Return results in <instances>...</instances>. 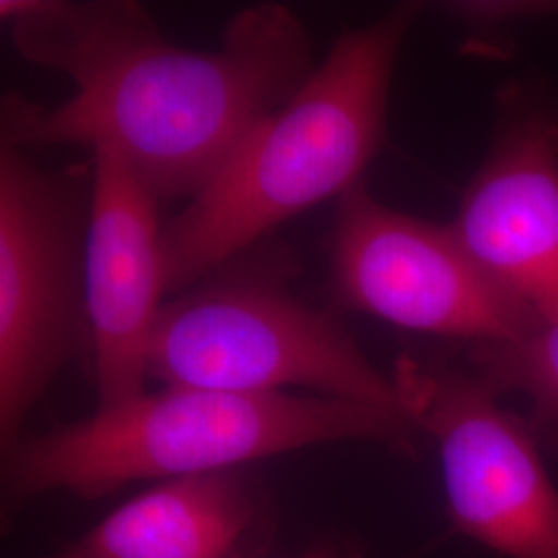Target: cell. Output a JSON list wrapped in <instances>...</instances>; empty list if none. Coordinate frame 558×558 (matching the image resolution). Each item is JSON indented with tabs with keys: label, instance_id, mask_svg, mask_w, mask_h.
Returning <instances> with one entry per match:
<instances>
[{
	"label": "cell",
	"instance_id": "1",
	"mask_svg": "<svg viewBox=\"0 0 558 558\" xmlns=\"http://www.w3.org/2000/svg\"><path fill=\"white\" fill-rule=\"evenodd\" d=\"M0 17L23 59L75 85L59 106L7 94L2 143L114 149L160 203L197 197L317 69L306 25L278 2L239 11L209 52L163 38L131 0H2Z\"/></svg>",
	"mask_w": 558,
	"mask_h": 558
},
{
	"label": "cell",
	"instance_id": "2",
	"mask_svg": "<svg viewBox=\"0 0 558 558\" xmlns=\"http://www.w3.org/2000/svg\"><path fill=\"white\" fill-rule=\"evenodd\" d=\"M401 4L341 34L299 94L259 122L161 232L163 286L182 294L279 223L362 182L385 143L399 50L418 15Z\"/></svg>",
	"mask_w": 558,
	"mask_h": 558
},
{
	"label": "cell",
	"instance_id": "3",
	"mask_svg": "<svg viewBox=\"0 0 558 558\" xmlns=\"http://www.w3.org/2000/svg\"><path fill=\"white\" fill-rule=\"evenodd\" d=\"M416 426L399 410L323 396H242L163 387L2 449L11 499L69 493L100 499L140 480L244 468L329 442H379L414 453Z\"/></svg>",
	"mask_w": 558,
	"mask_h": 558
},
{
	"label": "cell",
	"instance_id": "4",
	"mask_svg": "<svg viewBox=\"0 0 558 558\" xmlns=\"http://www.w3.org/2000/svg\"><path fill=\"white\" fill-rule=\"evenodd\" d=\"M147 379L242 396L311 389L401 410L379 373L329 313L286 286V269L230 260L163 302L147 345Z\"/></svg>",
	"mask_w": 558,
	"mask_h": 558
},
{
	"label": "cell",
	"instance_id": "5",
	"mask_svg": "<svg viewBox=\"0 0 558 558\" xmlns=\"http://www.w3.org/2000/svg\"><path fill=\"white\" fill-rule=\"evenodd\" d=\"M94 172L41 168L0 143V439L21 424L87 336L85 253Z\"/></svg>",
	"mask_w": 558,
	"mask_h": 558
},
{
	"label": "cell",
	"instance_id": "6",
	"mask_svg": "<svg viewBox=\"0 0 558 558\" xmlns=\"http://www.w3.org/2000/svg\"><path fill=\"white\" fill-rule=\"evenodd\" d=\"M329 263L339 308L408 331L484 345L539 323L470 257L451 226L391 209L364 182L338 199Z\"/></svg>",
	"mask_w": 558,
	"mask_h": 558
},
{
	"label": "cell",
	"instance_id": "7",
	"mask_svg": "<svg viewBox=\"0 0 558 558\" xmlns=\"http://www.w3.org/2000/svg\"><path fill=\"white\" fill-rule=\"evenodd\" d=\"M401 410L439 447L449 513L461 534L511 558H558V490L527 422L474 375L401 356Z\"/></svg>",
	"mask_w": 558,
	"mask_h": 558
},
{
	"label": "cell",
	"instance_id": "8",
	"mask_svg": "<svg viewBox=\"0 0 558 558\" xmlns=\"http://www.w3.org/2000/svg\"><path fill=\"white\" fill-rule=\"evenodd\" d=\"M451 230L539 323L558 315V106L513 101Z\"/></svg>",
	"mask_w": 558,
	"mask_h": 558
},
{
	"label": "cell",
	"instance_id": "9",
	"mask_svg": "<svg viewBox=\"0 0 558 558\" xmlns=\"http://www.w3.org/2000/svg\"><path fill=\"white\" fill-rule=\"evenodd\" d=\"M85 313L98 408L145 393L147 345L166 296L156 199L114 149H92Z\"/></svg>",
	"mask_w": 558,
	"mask_h": 558
},
{
	"label": "cell",
	"instance_id": "10",
	"mask_svg": "<svg viewBox=\"0 0 558 558\" xmlns=\"http://www.w3.org/2000/svg\"><path fill=\"white\" fill-rule=\"evenodd\" d=\"M259 515L257 482L244 468L166 480L120 505L59 558H236Z\"/></svg>",
	"mask_w": 558,
	"mask_h": 558
},
{
	"label": "cell",
	"instance_id": "11",
	"mask_svg": "<svg viewBox=\"0 0 558 558\" xmlns=\"http://www.w3.org/2000/svg\"><path fill=\"white\" fill-rule=\"evenodd\" d=\"M472 373L497 398L521 393L530 401V428L558 453V315L519 338L472 345Z\"/></svg>",
	"mask_w": 558,
	"mask_h": 558
},
{
	"label": "cell",
	"instance_id": "12",
	"mask_svg": "<svg viewBox=\"0 0 558 558\" xmlns=\"http://www.w3.org/2000/svg\"><path fill=\"white\" fill-rule=\"evenodd\" d=\"M300 558H343L338 557V555H333V553H313V555H304V557Z\"/></svg>",
	"mask_w": 558,
	"mask_h": 558
}]
</instances>
